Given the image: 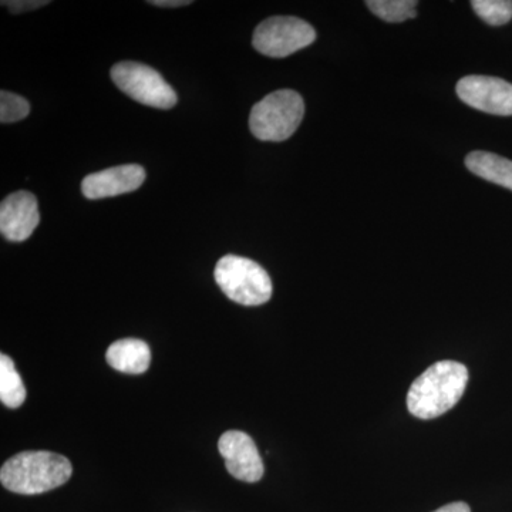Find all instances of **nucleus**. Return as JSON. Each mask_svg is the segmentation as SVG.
Instances as JSON below:
<instances>
[{
	"mask_svg": "<svg viewBox=\"0 0 512 512\" xmlns=\"http://www.w3.org/2000/svg\"><path fill=\"white\" fill-rule=\"evenodd\" d=\"M215 282L232 302L259 306L272 296V281L261 265L244 256H222L215 266Z\"/></svg>",
	"mask_w": 512,
	"mask_h": 512,
	"instance_id": "obj_4",
	"label": "nucleus"
},
{
	"mask_svg": "<svg viewBox=\"0 0 512 512\" xmlns=\"http://www.w3.org/2000/svg\"><path fill=\"white\" fill-rule=\"evenodd\" d=\"M114 84L131 99L154 107V109H173L177 104V93L165 82L153 67L137 62H121L111 69Z\"/></svg>",
	"mask_w": 512,
	"mask_h": 512,
	"instance_id": "obj_5",
	"label": "nucleus"
},
{
	"mask_svg": "<svg viewBox=\"0 0 512 512\" xmlns=\"http://www.w3.org/2000/svg\"><path fill=\"white\" fill-rule=\"evenodd\" d=\"M305 103L293 90H278L256 103L249 116V128L261 141L288 140L301 126Z\"/></svg>",
	"mask_w": 512,
	"mask_h": 512,
	"instance_id": "obj_3",
	"label": "nucleus"
},
{
	"mask_svg": "<svg viewBox=\"0 0 512 512\" xmlns=\"http://www.w3.org/2000/svg\"><path fill=\"white\" fill-rule=\"evenodd\" d=\"M468 382V370L463 363L441 360L414 380L407 394V409L421 420L436 419L453 409Z\"/></svg>",
	"mask_w": 512,
	"mask_h": 512,
	"instance_id": "obj_1",
	"label": "nucleus"
},
{
	"mask_svg": "<svg viewBox=\"0 0 512 512\" xmlns=\"http://www.w3.org/2000/svg\"><path fill=\"white\" fill-rule=\"evenodd\" d=\"M107 363L117 372L141 375L151 363V352L146 342L140 339L117 340L107 349Z\"/></svg>",
	"mask_w": 512,
	"mask_h": 512,
	"instance_id": "obj_11",
	"label": "nucleus"
},
{
	"mask_svg": "<svg viewBox=\"0 0 512 512\" xmlns=\"http://www.w3.org/2000/svg\"><path fill=\"white\" fill-rule=\"evenodd\" d=\"M40 222L39 204L28 191L10 194L0 205V232L10 242H23L32 237Z\"/></svg>",
	"mask_w": 512,
	"mask_h": 512,
	"instance_id": "obj_9",
	"label": "nucleus"
},
{
	"mask_svg": "<svg viewBox=\"0 0 512 512\" xmlns=\"http://www.w3.org/2000/svg\"><path fill=\"white\" fill-rule=\"evenodd\" d=\"M150 5L158 6V8H181V6L191 5V0H153L148 2Z\"/></svg>",
	"mask_w": 512,
	"mask_h": 512,
	"instance_id": "obj_18",
	"label": "nucleus"
},
{
	"mask_svg": "<svg viewBox=\"0 0 512 512\" xmlns=\"http://www.w3.org/2000/svg\"><path fill=\"white\" fill-rule=\"evenodd\" d=\"M144 181H146V171L141 165H117V167L87 175L82 183V192L89 200H101V198L117 197V195L136 191Z\"/></svg>",
	"mask_w": 512,
	"mask_h": 512,
	"instance_id": "obj_10",
	"label": "nucleus"
},
{
	"mask_svg": "<svg viewBox=\"0 0 512 512\" xmlns=\"http://www.w3.org/2000/svg\"><path fill=\"white\" fill-rule=\"evenodd\" d=\"M434 512H471V510L470 505L458 501V503L444 505V507H441L439 510Z\"/></svg>",
	"mask_w": 512,
	"mask_h": 512,
	"instance_id": "obj_19",
	"label": "nucleus"
},
{
	"mask_svg": "<svg viewBox=\"0 0 512 512\" xmlns=\"http://www.w3.org/2000/svg\"><path fill=\"white\" fill-rule=\"evenodd\" d=\"M471 173L512 191V161L487 151H473L466 157Z\"/></svg>",
	"mask_w": 512,
	"mask_h": 512,
	"instance_id": "obj_12",
	"label": "nucleus"
},
{
	"mask_svg": "<svg viewBox=\"0 0 512 512\" xmlns=\"http://www.w3.org/2000/svg\"><path fill=\"white\" fill-rule=\"evenodd\" d=\"M218 448L232 477L245 483H256L264 476V461L255 441L244 431L229 430L222 434Z\"/></svg>",
	"mask_w": 512,
	"mask_h": 512,
	"instance_id": "obj_8",
	"label": "nucleus"
},
{
	"mask_svg": "<svg viewBox=\"0 0 512 512\" xmlns=\"http://www.w3.org/2000/svg\"><path fill=\"white\" fill-rule=\"evenodd\" d=\"M315 39V29L305 20L295 16H274L259 23L252 45L261 55L279 59L311 46Z\"/></svg>",
	"mask_w": 512,
	"mask_h": 512,
	"instance_id": "obj_6",
	"label": "nucleus"
},
{
	"mask_svg": "<svg viewBox=\"0 0 512 512\" xmlns=\"http://www.w3.org/2000/svg\"><path fill=\"white\" fill-rule=\"evenodd\" d=\"M72 474V463L60 454L23 451L3 464L0 481L12 493L36 495L66 484Z\"/></svg>",
	"mask_w": 512,
	"mask_h": 512,
	"instance_id": "obj_2",
	"label": "nucleus"
},
{
	"mask_svg": "<svg viewBox=\"0 0 512 512\" xmlns=\"http://www.w3.org/2000/svg\"><path fill=\"white\" fill-rule=\"evenodd\" d=\"M367 8L389 23H400L407 19L416 18L417 2L414 0H369Z\"/></svg>",
	"mask_w": 512,
	"mask_h": 512,
	"instance_id": "obj_14",
	"label": "nucleus"
},
{
	"mask_svg": "<svg viewBox=\"0 0 512 512\" xmlns=\"http://www.w3.org/2000/svg\"><path fill=\"white\" fill-rule=\"evenodd\" d=\"M474 12L490 26H504L512 19L511 0H474Z\"/></svg>",
	"mask_w": 512,
	"mask_h": 512,
	"instance_id": "obj_15",
	"label": "nucleus"
},
{
	"mask_svg": "<svg viewBox=\"0 0 512 512\" xmlns=\"http://www.w3.org/2000/svg\"><path fill=\"white\" fill-rule=\"evenodd\" d=\"M3 6H6L12 13H23L30 12V10H36L43 8V6L49 5V2H43V0H16V2H2Z\"/></svg>",
	"mask_w": 512,
	"mask_h": 512,
	"instance_id": "obj_17",
	"label": "nucleus"
},
{
	"mask_svg": "<svg viewBox=\"0 0 512 512\" xmlns=\"http://www.w3.org/2000/svg\"><path fill=\"white\" fill-rule=\"evenodd\" d=\"M30 113V104L28 100L23 99L19 94L0 92V121L3 124L16 123L26 119Z\"/></svg>",
	"mask_w": 512,
	"mask_h": 512,
	"instance_id": "obj_16",
	"label": "nucleus"
},
{
	"mask_svg": "<svg viewBox=\"0 0 512 512\" xmlns=\"http://www.w3.org/2000/svg\"><path fill=\"white\" fill-rule=\"evenodd\" d=\"M457 94L463 103L473 109L512 116V84L491 76H466L457 83Z\"/></svg>",
	"mask_w": 512,
	"mask_h": 512,
	"instance_id": "obj_7",
	"label": "nucleus"
},
{
	"mask_svg": "<svg viewBox=\"0 0 512 512\" xmlns=\"http://www.w3.org/2000/svg\"><path fill=\"white\" fill-rule=\"evenodd\" d=\"M0 400L9 409H18L26 400V389L15 363L9 356H0Z\"/></svg>",
	"mask_w": 512,
	"mask_h": 512,
	"instance_id": "obj_13",
	"label": "nucleus"
}]
</instances>
